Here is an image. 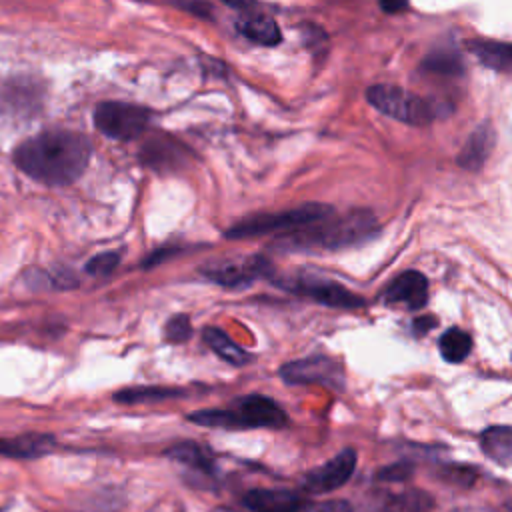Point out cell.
Instances as JSON below:
<instances>
[{
  "mask_svg": "<svg viewBox=\"0 0 512 512\" xmlns=\"http://www.w3.org/2000/svg\"><path fill=\"white\" fill-rule=\"evenodd\" d=\"M90 142L74 130H44L14 150L16 166L46 186H66L78 180L90 162Z\"/></svg>",
  "mask_w": 512,
  "mask_h": 512,
  "instance_id": "obj_1",
  "label": "cell"
},
{
  "mask_svg": "<svg viewBox=\"0 0 512 512\" xmlns=\"http://www.w3.org/2000/svg\"><path fill=\"white\" fill-rule=\"evenodd\" d=\"M378 232L372 210H352L344 216H328L320 222L286 232L276 246L284 252H334L358 246Z\"/></svg>",
  "mask_w": 512,
  "mask_h": 512,
  "instance_id": "obj_2",
  "label": "cell"
},
{
  "mask_svg": "<svg viewBox=\"0 0 512 512\" xmlns=\"http://www.w3.org/2000/svg\"><path fill=\"white\" fill-rule=\"evenodd\" d=\"M366 98L384 116L412 126L430 124L452 112V106L446 102L424 98L392 84L370 86L366 90Z\"/></svg>",
  "mask_w": 512,
  "mask_h": 512,
  "instance_id": "obj_3",
  "label": "cell"
},
{
  "mask_svg": "<svg viewBox=\"0 0 512 512\" xmlns=\"http://www.w3.org/2000/svg\"><path fill=\"white\" fill-rule=\"evenodd\" d=\"M332 214H334V208L328 204H320V202L302 204L298 208H288L282 212L248 216L236 222L234 226H230L224 232V236L232 240H240V238H256V236L284 232V230H296V228L320 222Z\"/></svg>",
  "mask_w": 512,
  "mask_h": 512,
  "instance_id": "obj_4",
  "label": "cell"
},
{
  "mask_svg": "<svg viewBox=\"0 0 512 512\" xmlns=\"http://www.w3.org/2000/svg\"><path fill=\"white\" fill-rule=\"evenodd\" d=\"M150 122V112L128 102H102L94 110V126L108 138L132 140L140 136Z\"/></svg>",
  "mask_w": 512,
  "mask_h": 512,
  "instance_id": "obj_5",
  "label": "cell"
},
{
  "mask_svg": "<svg viewBox=\"0 0 512 512\" xmlns=\"http://www.w3.org/2000/svg\"><path fill=\"white\" fill-rule=\"evenodd\" d=\"M280 376L288 384H322L334 390L344 388L342 366L336 360L322 354L284 364L280 368Z\"/></svg>",
  "mask_w": 512,
  "mask_h": 512,
  "instance_id": "obj_6",
  "label": "cell"
},
{
  "mask_svg": "<svg viewBox=\"0 0 512 512\" xmlns=\"http://www.w3.org/2000/svg\"><path fill=\"white\" fill-rule=\"evenodd\" d=\"M286 290L304 294L312 300H316L318 304L330 306V308H360L364 306V300L360 296H356L354 292H350L348 288L332 282V280H324V278H316V276H296V278H286L282 282Z\"/></svg>",
  "mask_w": 512,
  "mask_h": 512,
  "instance_id": "obj_7",
  "label": "cell"
},
{
  "mask_svg": "<svg viewBox=\"0 0 512 512\" xmlns=\"http://www.w3.org/2000/svg\"><path fill=\"white\" fill-rule=\"evenodd\" d=\"M356 468V450L344 448L322 466L304 474L300 486L308 494H326L344 486Z\"/></svg>",
  "mask_w": 512,
  "mask_h": 512,
  "instance_id": "obj_8",
  "label": "cell"
},
{
  "mask_svg": "<svg viewBox=\"0 0 512 512\" xmlns=\"http://www.w3.org/2000/svg\"><path fill=\"white\" fill-rule=\"evenodd\" d=\"M270 272V262L262 256H250V258H234V260H220L212 262L210 266L202 268V274L226 288H238L254 282L258 276H264Z\"/></svg>",
  "mask_w": 512,
  "mask_h": 512,
  "instance_id": "obj_9",
  "label": "cell"
},
{
  "mask_svg": "<svg viewBox=\"0 0 512 512\" xmlns=\"http://www.w3.org/2000/svg\"><path fill=\"white\" fill-rule=\"evenodd\" d=\"M190 150L170 136H152L140 148V160L144 166L156 172H176L186 166Z\"/></svg>",
  "mask_w": 512,
  "mask_h": 512,
  "instance_id": "obj_10",
  "label": "cell"
},
{
  "mask_svg": "<svg viewBox=\"0 0 512 512\" xmlns=\"http://www.w3.org/2000/svg\"><path fill=\"white\" fill-rule=\"evenodd\" d=\"M232 410L240 428H280L286 424V412L268 396L250 394L238 398Z\"/></svg>",
  "mask_w": 512,
  "mask_h": 512,
  "instance_id": "obj_11",
  "label": "cell"
},
{
  "mask_svg": "<svg viewBox=\"0 0 512 512\" xmlns=\"http://www.w3.org/2000/svg\"><path fill=\"white\" fill-rule=\"evenodd\" d=\"M384 300L406 304L410 310H420L428 302V280L418 270H406L396 276L384 290Z\"/></svg>",
  "mask_w": 512,
  "mask_h": 512,
  "instance_id": "obj_12",
  "label": "cell"
},
{
  "mask_svg": "<svg viewBox=\"0 0 512 512\" xmlns=\"http://www.w3.org/2000/svg\"><path fill=\"white\" fill-rule=\"evenodd\" d=\"M496 144V130L492 126V122H480L466 138L456 162L464 168V170H472L478 172L484 162L488 160L490 152L494 150Z\"/></svg>",
  "mask_w": 512,
  "mask_h": 512,
  "instance_id": "obj_13",
  "label": "cell"
},
{
  "mask_svg": "<svg viewBox=\"0 0 512 512\" xmlns=\"http://www.w3.org/2000/svg\"><path fill=\"white\" fill-rule=\"evenodd\" d=\"M244 506L252 512H300L304 508V500L292 490L254 488L246 492Z\"/></svg>",
  "mask_w": 512,
  "mask_h": 512,
  "instance_id": "obj_14",
  "label": "cell"
},
{
  "mask_svg": "<svg viewBox=\"0 0 512 512\" xmlns=\"http://www.w3.org/2000/svg\"><path fill=\"white\" fill-rule=\"evenodd\" d=\"M236 28L244 38L260 46H276L282 42L278 24L266 14H246L236 22Z\"/></svg>",
  "mask_w": 512,
  "mask_h": 512,
  "instance_id": "obj_15",
  "label": "cell"
},
{
  "mask_svg": "<svg viewBox=\"0 0 512 512\" xmlns=\"http://www.w3.org/2000/svg\"><path fill=\"white\" fill-rule=\"evenodd\" d=\"M476 60L496 72H512V44L496 40H472L468 42Z\"/></svg>",
  "mask_w": 512,
  "mask_h": 512,
  "instance_id": "obj_16",
  "label": "cell"
},
{
  "mask_svg": "<svg viewBox=\"0 0 512 512\" xmlns=\"http://www.w3.org/2000/svg\"><path fill=\"white\" fill-rule=\"evenodd\" d=\"M482 452L500 466L512 464V426H490L480 434Z\"/></svg>",
  "mask_w": 512,
  "mask_h": 512,
  "instance_id": "obj_17",
  "label": "cell"
},
{
  "mask_svg": "<svg viewBox=\"0 0 512 512\" xmlns=\"http://www.w3.org/2000/svg\"><path fill=\"white\" fill-rule=\"evenodd\" d=\"M54 444L52 436L46 434H24L18 438H0V454L12 458H36L50 450Z\"/></svg>",
  "mask_w": 512,
  "mask_h": 512,
  "instance_id": "obj_18",
  "label": "cell"
},
{
  "mask_svg": "<svg viewBox=\"0 0 512 512\" xmlns=\"http://www.w3.org/2000/svg\"><path fill=\"white\" fill-rule=\"evenodd\" d=\"M204 342L228 364L232 366H244L250 362V354L240 348L226 332H222L220 328L208 326L204 328Z\"/></svg>",
  "mask_w": 512,
  "mask_h": 512,
  "instance_id": "obj_19",
  "label": "cell"
},
{
  "mask_svg": "<svg viewBox=\"0 0 512 512\" xmlns=\"http://www.w3.org/2000/svg\"><path fill=\"white\" fill-rule=\"evenodd\" d=\"M420 70L424 74H434V76H462L464 74V60L456 50L448 48H438L432 50L430 54L424 56L420 62Z\"/></svg>",
  "mask_w": 512,
  "mask_h": 512,
  "instance_id": "obj_20",
  "label": "cell"
},
{
  "mask_svg": "<svg viewBox=\"0 0 512 512\" xmlns=\"http://www.w3.org/2000/svg\"><path fill=\"white\" fill-rule=\"evenodd\" d=\"M434 508V498L418 488H410L400 494L386 498L376 512H430Z\"/></svg>",
  "mask_w": 512,
  "mask_h": 512,
  "instance_id": "obj_21",
  "label": "cell"
},
{
  "mask_svg": "<svg viewBox=\"0 0 512 512\" xmlns=\"http://www.w3.org/2000/svg\"><path fill=\"white\" fill-rule=\"evenodd\" d=\"M172 460L184 464V466H190V468H196L204 474H212L214 472V460H212V454L196 444V442H180L176 446H172L168 452H166Z\"/></svg>",
  "mask_w": 512,
  "mask_h": 512,
  "instance_id": "obj_22",
  "label": "cell"
},
{
  "mask_svg": "<svg viewBox=\"0 0 512 512\" xmlns=\"http://www.w3.org/2000/svg\"><path fill=\"white\" fill-rule=\"evenodd\" d=\"M438 350L446 362H462L472 350V338L464 330L452 326L440 336Z\"/></svg>",
  "mask_w": 512,
  "mask_h": 512,
  "instance_id": "obj_23",
  "label": "cell"
},
{
  "mask_svg": "<svg viewBox=\"0 0 512 512\" xmlns=\"http://www.w3.org/2000/svg\"><path fill=\"white\" fill-rule=\"evenodd\" d=\"M180 394L178 390L172 388H156V386H148V388H128L122 392L114 394L116 402H126V404H134V402H144V400H162L166 396H176Z\"/></svg>",
  "mask_w": 512,
  "mask_h": 512,
  "instance_id": "obj_24",
  "label": "cell"
},
{
  "mask_svg": "<svg viewBox=\"0 0 512 512\" xmlns=\"http://www.w3.org/2000/svg\"><path fill=\"white\" fill-rule=\"evenodd\" d=\"M118 262H120V256L116 252H102L92 256L86 262V272L92 276H106L118 266Z\"/></svg>",
  "mask_w": 512,
  "mask_h": 512,
  "instance_id": "obj_25",
  "label": "cell"
},
{
  "mask_svg": "<svg viewBox=\"0 0 512 512\" xmlns=\"http://www.w3.org/2000/svg\"><path fill=\"white\" fill-rule=\"evenodd\" d=\"M414 474V464L412 462H396L380 468L376 472V478L382 482H406Z\"/></svg>",
  "mask_w": 512,
  "mask_h": 512,
  "instance_id": "obj_26",
  "label": "cell"
},
{
  "mask_svg": "<svg viewBox=\"0 0 512 512\" xmlns=\"http://www.w3.org/2000/svg\"><path fill=\"white\" fill-rule=\"evenodd\" d=\"M192 334V324L188 320V316L184 314H178V316H172L166 324V338L170 342H184L188 340Z\"/></svg>",
  "mask_w": 512,
  "mask_h": 512,
  "instance_id": "obj_27",
  "label": "cell"
},
{
  "mask_svg": "<svg viewBox=\"0 0 512 512\" xmlns=\"http://www.w3.org/2000/svg\"><path fill=\"white\" fill-rule=\"evenodd\" d=\"M442 476L448 480V482H456V484H462V486H470L474 484V478H476V472L468 466H448Z\"/></svg>",
  "mask_w": 512,
  "mask_h": 512,
  "instance_id": "obj_28",
  "label": "cell"
},
{
  "mask_svg": "<svg viewBox=\"0 0 512 512\" xmlns=\"http://www.w3.org/2000/svg\"><path fill=\"white\" fill-rule=\"evenodd\" d=\"M300 512H352V506L346 500H322L316 504H304Z\"/></svg>",
  "mask_w": 512,
  "mask_h": 512,
  "instance_id": "obj_29",
  "label": "cell"
},
{
  "mask_svg": "<svg viewBox=\"0 0 512 512\" xmlns=\"http://www.w3.org/2000/svg\"><path fill=\"white\" fill-rule=\"evenodd\" d=\"M408 2L410 0H380V8L386 12V14H400L408 8Z\"/></svg>",
  "mask_w": 512,
  "mask_h": 512,
  "instance_id": "obj_30",
  "label": "cell"
},
{
  "mask_svg": "<svg viewBox=\"0 0 512 512\" xmlns=\"http://www.w3.org/2000/svg\"><path fill=\"white\" fill-rule=\"evenodd\" d=\"M434 326H436L434 316H420V318H416V320H414V324H412V328H414V332H416L418 336H420V334L430 332Z\"/></svg>",
  "mask_w": 512,
  "mask_h": 512,
  "instance_id": "obj_31",
  "label": "cell"
}]
</instances>
